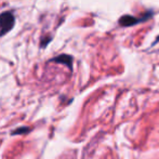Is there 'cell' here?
<instances>
[{
    "label": "cell",
    "instance_id": "6da1fadb",
    "mask_svg": "<svg viewBox=\"0 0 159 159\" xmlns=\"http://www.w3.org/2000/svg\"><path fill=\"white\" fill-rule=\"evenodd\" d=\"M14 15L10 11H7L0 14V37L10 32L14 26Z\"/></svg>",
    "mask_w": 159,
    "mask_h": 159
},
{
    "label": "cell",
    "instance_id": "7a4b0ae2",
    "mask_svg": "<svg viewBox=\"0 0 159 159\" xmlns=\"http://www.w3.org/2000/svg\"><path fill=\"white\" fill-rule=\"evenodd\" d=\"M151 14L152 13H147L146 16H142V17H140V19L131 16V15H124V16L120 17L119 25L122 26V27H130V26H133V25H135V24H139L143 21H146V20L151 16Z\"/></svg>",
    "mask_w": 159,
    "mask_h": 159
},
{
    "label": "cell",
    "instance_id": "3957f363",
    "mask_svg": "<svg viewBox=\"0 0 159 159\" xmlns=\"http://www.w3.org/2000/svg\"><path fill=\"white\" fill-rule=\"evenodd\" d=\"M52 62H54V63L64 64L70 69L73 68V57H71L70 55H67V54L59 55V57H57L55 59H53Z\"/></svg>",
    "mask_w": 159,
    "mask_h": 159
},
{
    "label": "cell",
    "instance_id": "277c9868",
    "mask_svg": "<svg viewBox=\"0 0 159 159\" xmlns=\"http://www.w3.org/2000/svg\"><path fill=\"white\" fill-rule=\"evenodd\" d=\"M27 131H28V128L24 127V128H21V129H17V130H15V131H13V134H21Z\"/></svg>",
    "mask_w": 159,
    "mask_h": 159
},
{
    "label": "cell",
    "instance_id": "5b68a950",
    "mask_svg": "<svg viewBox=\"0 0 159 159\" xmlns=\"http://www.w3.org/2000/svg\"><path fill=\"white\" fill-rule=\"evenodd\" d=\"M158 40H159V36H158V37H157V41H158Z\"/></svg>",
    "mask_w": 159,
    "mask_h": 159
}]
</instances>
